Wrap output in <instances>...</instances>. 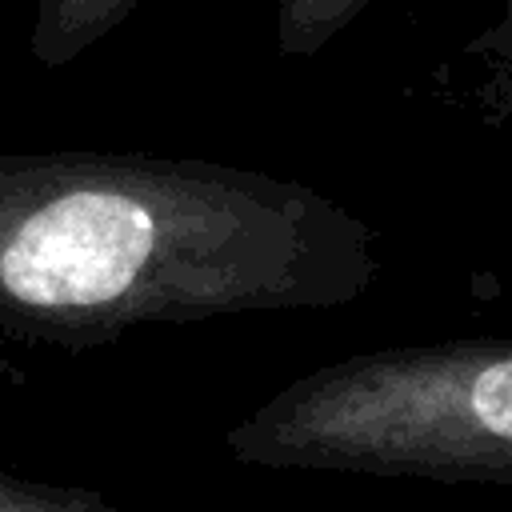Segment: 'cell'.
Masks as SVG:
<instances>
[{
    "label": "cell",
    "mask_w": 512,
    "mask_h": 512,
    "mask_svg": "<svg viewBox=\"0 0 512 512\" xmlns=\"http://www.w3.org/2000/svg\"><path fill=\"white\" fill-rule=\"evenodd\" d=\"M0 512H128L96 488L48 484L0 472Z\"/></svg>",
    "instance_id": "5b68a950"
},
{
    "label": "cell",
    "mask_w": 512,
    "mask_h": 512,
    "mask_svg": "<svg viewBox=\"0 0 512 512\" xmlns=\"http://www.w3.org/2000/svg\"><path fill=\"white\" fill-rule=\"evenodd\" d=\"M236 464L512 484V340H444L312 368L224 432Z\"/></svg>",
    "instance_id": "7a4b0ae2"
},
{
    "label": "cell",
    "mask_w": 512,
    "mask_h": 512,
    "mask_svg": "<svg viewBox=\"0 0 512 512\" xmlns=\"http://www.w3.org/2000/svg\"><path fill=\"white\" fill-rule=\"evenodd\" d=\"M144 0H36L28 52L40 68H64L116 32Z\"/></svg>",
    "instance_id": "3957f363"
},
{
    "label": "cell",
    "mask_w": 512,
    "mask_h": 512,
    "mask_svg": "<svg viewBox=\"0 0 512 512\" xmlns=\"http://www.w3.org/2000/svg\"><path fill=\"white\" fill-rule=\"evenodd\" d=\"M372 232L324 192L152 152H0V332L96 348L148 324L352 304Z\"/></svg>",
    "instance_id": "6da1fadb"
},
{
    "label": "cell",
    "mask_w": 512,
    "mask_h": 512,
    "mask_svg": "<svg viewBox=\"0 0 512 512\" xmlns=\"http://www.w3.org/2000/svg\"><path fill=\"white\" fill-rule=\"evenodd\" d=\"M372 0H276V52L316 56L324 52Z\"/></svg>",
    "instance_id": "277c9868"
},
{
    "label": "cell",
    "mask_w": 512,
    "mask_h": 512,
    "mask_svg": "<svg viewBox=\"0 0 512 512\" xmlns=\"http://www.w3.org/2000/svg\"><path fill=\"white\" fill-rule=\"evenodd\" d=\"M4 344H8V336L0 332V376H4L8 368H12V360H8V348H4Z\"/></svg>",
    "instance_id": "52a82bcc"
},
{
    "label": "cell",
    "mask_w": 512,
    "mask_h": 512,
    "mask_svg": "<svg viewBox=\"0 0 512 512\" xmlns=\"http://www.w3.org/2000/svg\"><path fill=\"white\" fill-rule=\"evenodd\" d=\"M500 44H504V64L512 68V0H504V28H500Z\"/></svg>",
    "instance_id": "8992f818"
}]
</instances>
